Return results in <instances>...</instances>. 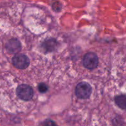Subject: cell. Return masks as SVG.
Returning a JSON list of instances; mask_svg holds the SVG:
<instances>
[{
    "label": "cell",
    "mask_w": 126,
    "mask_h": 126,
    "mask_svg": "<svg viewBox=\"0 0 126 126\" xmlns=\"http://www.w3.org/2000/svg\"><path fill=\"white\" fill-rule=\"evenodd\" d=\"M92 92L91 86L86 82H81L75 87V93L77 97L80 99H86L90 97Z\"/></svg>",
    "instance_id": "cell-1"
},
{
    "label": "cell",
    "mask_w": 126,
    "mask_h": 126,
    "mask_svg": "<svg viewBox=\"0 0 126 126\" xmlns=\"http://www.w3.org/2000/svg\"><path fill=\"white\" fill-rule=\"evenodd\" d=\"M115 103L122 110H126V95H119L115 97Z\"/></svg>",
    "instance_id": "cell-6"
},
{
    "label": "cell",
    "mask_w": 126,
    "mask_h": 126,
    "mask_svg": "<svg viewBox=\"0 0 126 126\" xmlns=\"http://www.w3.org/2000/svg\"><path fill=\"white\" fill-rule=\"evenodd\" d=\"M83 64L86 68L93 70L97 67L98 65V58L93 52H88L83 59Z\"/></svg>",
    "instance_id": "cell-4"
},
{
    "label": "cell",
    "mask_w": 126,
    "mask_h": 126,
    "mask_svg": "<svg viewBox=\"0 0 126 126\" xmlns=\"http://www.w3.org/2000/svg\"><path fill=\"white\" fill-rule=\"evenodd\" d=\"M53 10L56 12H58V11H60V10L62 8V4L59 2H56L54 3L53 4V6H52Z\"/></svg>",
    "instance_id": "cell-9"
},
{
    "label": "cell",
    "mask_w": 126,
    "mask_h": 126,
    "mask_svg": "<svg viewBox=\"0 0 126 126\" xmlns=\"http://www.w3.org/2000/svg\"><path fill=\"white\" fill-rule=\"evenodd\" d=\"M44 123V126H58L54 121H53L51 120H49V119L46 120Z\"/></svg>",
    "instance_id": "cell-10"
},
{
    "label": "cell",
    "mask_w": 126,
    "mask_h": 126,
    "mask_svg": "<svg viewBox=\"0 0 126 126\" xmlns=\"http://www.w3.org/2000/svg\"><path fill=\"white\" fill-rule=\"evenodd\" d=\"M6 49L7 51L11 54H15L21 51V44L19 41L17 39H11L6 44Z\"/></svg>",
    "instance_id": "cell-5"
},
{
    "label": "cell",
    "mask_w": 126,
    "mask_h": 126,
    "mask_svg": "<svg viewBox=\"0 0 126 126\" xmlns=\"http://www.w3.org/2000/svg\"><path fill=\"white\" fill-rule=\"evenodd\" d=\"M56 40L53 39H51L46 41L43 44V46H44V49H46L48 51H52V50H54L55 49V47L56 46Z\"/></svg>",
    "instance_id": "cell-7"
},
{
    "label": "cell",
    "mask_w": 126,
    "mask_h": 126,
    "mask_svg": "<svg viewBox=\"0 0 126 126\" xmlns=\"http://www.w3.org/2000/svg\"><path fill=\"white\" fill-rule=\"evenodd\" d=\"M38 89L39 92H41V93H44V92L48 91V87L44 83H40L38 84Z\"/></svg>",
    "instance_id": "cell-8"
},
{
    "label": "cell",
    "mask_w": 126,
    "mask_h": 126,
    "mask_svg": "<svg viewBox=\"0 0 126 126\" xmlns=\"http://www.w3.org/2000/svg\"><path fill=\"white\" fill-rule=\"evenodd\" d=\"M12 62L15 67L21 70L27 68L30 64L28 57L24 54H17L12 58Z\"/></svg>",
    "instance_id": "cell-3"
},
{
    "label": "cell",
    "mask_w": 126,
    "mask_h": 126,
    "mask_svg": "<svg viewBox=\"0 0 126 126\" xmlns=\"http://www.w3.org/2000/svg\"><path fill=\"white\" fill-rule=\"evenodd\" d=\"M16 94L21 100H30L33 97V90L31 86L27 84H21L16 89Z\"/></svg>",
    "instance_id": "cell-2"
}]
</instances>
